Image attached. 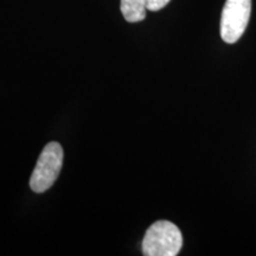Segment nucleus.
<instances>
[{
  "mask_svg": "<svg viewBox=\"0 0 256 256\" xmlns=\"http://www.w3.org/2000/svg\"><path fill=\"white\" fill-rule=\"evenodd\" d=\"M183 247V236L177 226L168 220L153 223L142 240L145 256H176Z\"/></svg>",
  "mask_w": 256,
  "mask_h": 256,
  "instance_id": "1",
  "label": "nucleus"
},
{
  "mask_svg": "<svg viewBox=\"0 0 256 256\" xmlns=\"http://www.w3.org/2000/svg\"><path fill=\"white\" fill-rule=\"evenodd\" d=\"M63 166V148L58 142H49L42 151L30 178V188L43 194L52 186Z\"/></svg>",
  "mask_w": 256,
  "mask_h": 256,
  "instance_id": "2",
  "label": "nucleus"
},
{
  "mask_svg": "<svg viewBox=\"0 0 256 256\" xmlns=\"http://www.w3.org/2000/svg\"><path fill=\"white\" fill-rule=\"evenodd\" d=\"M252 0H226L220 16V37L228 44L236 43L248 26Z\"/></svg>",
  "mask_w": 256,
  "mask_h": 256,
  "instance_id": "3",
  "label": "nucleus"
},
{
  "mask_svg": "<svg viewBox=\"0 0 256 256\" xmlns=\"http://www.w3.org/2000/svg\"><path fill=\"white\" fill-rule=\"evenodd\" d=\"M171 0H121V12L128 23H139L146 18L147 11H159Z\"/></svg>",
  "mask_w": 256,
  "mask_h": 256,
  "instance_id": "4",
  "label": "nucleus"
}]
</instances>
